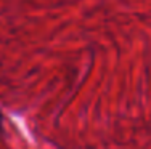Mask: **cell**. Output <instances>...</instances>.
I'll use <instances>...</instances> for the list:
<instances>
[{"label": "cell", "instance_id": "cell-1", "mask_svg": "<svg viewBox=\"0 0 151 149\" xmlns=\"http://www.w3.org/2000/svg\"><path fill=\"white\" fill-rule=\"evenodd\" d=\"M0 130H2V117H0Z\"/></svg>", "mask_w": 151, "mask_h": 149}]
</instances>
